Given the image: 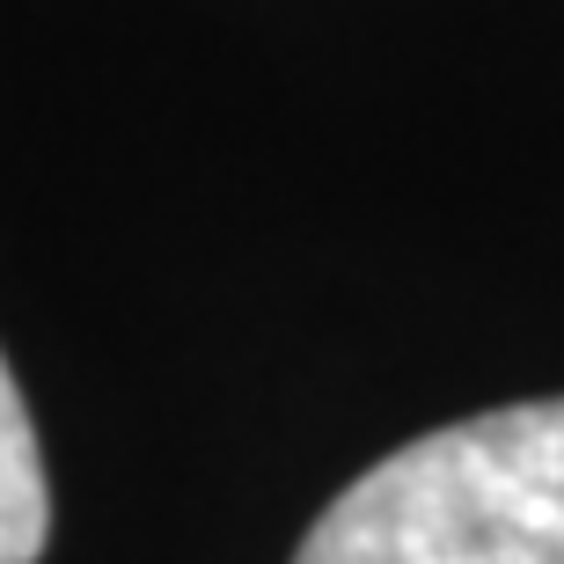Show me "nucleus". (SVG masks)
<instances>
[{
    "label": "nucleus",
    "mask_w": 564,
    "mask_h": 564,
    "mask_svg": "<svg viewBox=\"0 0 564 564\" xmlns=\"http://www.w3.org/2000/svg\"><path fill=\"white\" fill-rule=\"evenodd\" d=\"M52 535V491H44V455L30 433V411L15 397V375L0 359V564H37Z\"/></svg>",
    "instance_id": "2"
},
{
    "label": "nucleus",
    "mask_w": 564,
    "mask_h": 564,
    "mask_svg": "<svg viewBox=\"0 0 564 564\" xmlns=\"http://www.w3.org/2000/svg\"><path fill=\"white\" fill-rule=\"evenodd\" d=\"M293 564H564V397L381 455L315 513Z\"/></svg>",
    "instance_id": "1"
}]
</instances>
